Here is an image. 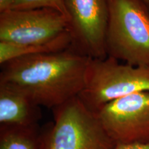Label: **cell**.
<instances>
[{
    "label": "cell",
    "instance_id": "cell-1",
    "mask_svg": "<svg viewBox=\"0 0 149 149\" xmlns=\"http://www.w3.org/2000/svg\"><path fill=\"white\" fill-rule=\"evenodd\" d=\"M89 59L72 47L19 57L1 65L0 85L23 93L41 107L53 109L79 95Z\"/></svg>",
    "mask_w": 149,
    "mask_h": 149
},
{
    "label": "cell",
    "instance_id": "cell-2",
    "mask_svg": "<svg viewBox=\"0 0 149 149\" xmlns=\"http://www.w3.org/2000/svg\"><path fill=\"white\" fill-rule=\"evenodd\" d=\"M107 57L149 66V6L144 0H109Z\"/></svg>",
    "mask_w": 149,
    "mask_h": 149
},
{
    "label": "cell",
    "instance_id": "cell-3",
    "mask_svg": "<svg viewBox=\"0 0 149 149\" xmlns=\"http://www.w3.org/2000/svg\"><path fill=\"white\" fill-rule=\"evenodd\" d=\"M52 110L54 122L42 131V149H115L97 115L78 96Z\"/></svg>",
    "mask_w": 149,
    "mask_h": 149
},
{
    "label": "cell",
    "instance_id": "cell-4",
    "mask_svg": "<svg viewBox=\"0 0 149 149\" xmlns=\"http://www.w3.org/2000/svg\"><path fill=\"white\" fill-rule=\"evenodd\" d=\"M142 91H149V66H132L110 57L90 58L78 97L97 113L110 102Z\"/></svg>",
    "mask_w": 149,
    "mask_h": 149
},
{
    "label": "cell",
    "instance_id": "cell-5",
    "mask_svg": "<svg viewBox=\"0 0 149 149\" xmlns=\"http://www.w3.org/2000/svg\"><path fill=\"white\" fill-rule=\"evenodd\" d=\"M68 33V19L53 9L0 13V42L39 45L53 42Z\"/></svg>",
    "mask_w": 149,
    "mask_h": 149
},
{
    "label": "cell",
    "instance_id": "cell-6",
    "mask_svg": "<svg viewBox=\"0 0 149 149\" xmlns=\"http://www.w3.org/2000/svg\"><path fill=\"white\" fill-rule=\"evenodd\" d=\"M71 47L90 58L107 57L109 0H64Z\"/></svg>",
    "mask_w": 149,
    "mask_h": 149
},
{
    "label": "cell",
    "instance_id": "cell-7",
    "mask_svg": "<svg viewBox=\"0 0 149 149\" xmlns=\"http://www.w3.org/2000/svg\"><path fill=\"white\" fill-rule=\"evenodd\" d=\"M96 114L117 144H149V91L117 99Z\"/></svg>",
    "mask_w": 149,
    "mask_h": 149
},
{
    "label": "cell",
    "instance_id": "cell-8",
    "mask_svg": "<svg viewBox=\"0 0 149 149\" xmlns=\"http://www.w3.org/2000/svg\"><path fill=\"white\" fill-rule=\"evenodd\" d=\"M41 118V107L31 99L16 89L0 85V126H35Z\"/></svg>",
    "mask_w": 149,
    "mask_h": 149
},
{
    "label": "cell",
    "instance_id": "cell-9",
    "mask_svg": "<svg viewBox=\"0 0 149 149\" xmlns=\"http://www.w3.org/2000/svg\"><path fill=\"white\" fill-rule=\"evenodd\" d=\"M70 47H71V38L69 33L53 42L39 45L0 42V64H4L11 60L25 56L61 51Z\"/></svg>",
    "mask_w": 149,
    "mask_h": 149
},
{
    "label": "cell",
    "instance_id": "cell-10",
    "mask_svg": "<svg viewBox=\"0 0 149 149\" xmlns=\"http://www.w3.org/2000/svg\"><path fill=\"white\" fill-rule=\"evenodd\" d=\"M42 136L39 124L0 126V149H42Z\"/></svg>",
    "mask_w": 149,
    "mask_h": 149
},
{
    "label": "cell",
    "instance_id": "cell-11",
    "mask_svg": "<svg viewBox=\"0 0 149 149\" xmlns=\"http://www.w3.org/2000/svg\"><path fill=\"white\" fill-rule=\"evenodd\" d=\"M36 8L53 9L60 12L68 19L64 0H16L9 10Z\"/></svg>",
    "mask_w": 149,
    "mask_h": 149
},
{
    "label": "cell",
    "instance_id": "cell-12",
    "mask_svg": "<svg viewBox=\"0 0 149 149\" xmlns=\"http://www.w3.org/2000/svg\"><path fill=\"white\" fill-rule=\"evenodd\" d=\"M115 149H149V144H117Z\"/></svg>",
    "mask_w": 149,
    "mask_h": 149
},
{
    "label": "cell",
    "instance_id": "cell-13",
    "mask_svg": "<svg viewBox=\"0 0 149 149\" xmlns=\"http://www.w3.org/2000/svg\"><path fill=\"white\" fill-rule=\"evenodd\" d=\"M16 0H0V13L9 10Z\"/></svg>",
    "mask_w": 149,
    "mask_h": 149
},
{
    "label": "cell",
    "instance_id": "cell-14",
    "mask_svg": "<svg viewBox=\"0 0 149 149\" xmlns=\"http://www.w3.org/2000/svg\"><path fill=\"white\" fill-rule=\"evenodd\" d=\"M144 1L147 3V4L149 6V0H144Z\"/></svg>",
    "mask_w": 149,
    "mask_h": 149
},
{
    "label": "cell",
    "instance_id": "cell-15",
    "mask_svg": "<svg viewBox=\"0 0 149 149\" xmlns=\"http://www.w3.org/2000/svg\"></svg>",
    "mask_w": 149,
    "mask_h": 149
}]
</instances>
